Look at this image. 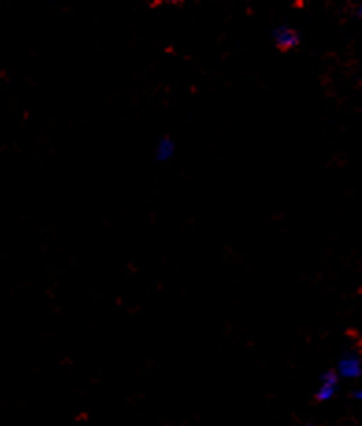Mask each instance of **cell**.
Wrapping results in <instances>:
<instances>
[{"instance_id":"obj_4","label":"cell","mask_w":362,"mask_h":426,"mask_svg":"<svg viewBox=\"0 0 362 426\" xmlns=\"http://www.w3.org/2000/svg\"><path fill=\"white\" fill-rule=\"evenodd\" d=\"M175 153V144L169 138H162L156 146V155H158L160 161H169Z\"/></svg>"},{"instance_id":"obj_6","label":"cell","mask_w":362,"mask_h":426,"mask_svg":"<svg viewBox=\"0 0 362 426\" xmlns=\"http://www.w3.org/2000/svg\"><path fill=\"white\" fill-rule=\"evenodd\" d=\"M361 13H362V10H361Z\"/></svg>"},{"instance_id":"obj_5","label":"cell","mask_w":362,"mask_h":426,"mask_svg":"<svg viewBox=\"0 0 362 426\" xmlns=\"http://www.w3.org/2000/svg\"><path fill=\"white\" fill-rule=\"evenodd\" d=\"M156 2H165V4H177V2H182V0H156Z\"/></svg>"},{"instance_id":"obj_1","label":"cell","mask_w":362,"mask_h":426,"mask_svg":"<svg viewBox=\"0 0 362 426\" xmlns=\"http://www.w3.org/2000/svg\"><path fill=\"white\" fill-rule=\"evenodd\" d=\"M338 372H340L344 378L361 376L362 365H361V361H358V357L353 356V354H347V356H344L342 359H340V363H338Z\"/></svg>"},{"instance_id":"obj_3","label":"cell","mask_w":362,"mask_h":426,"mask_svg":"<svg viewBox=\"0 0 362 426\" xmlns=\"http://www.w3.org/2000/svg\"><path fill=\"white\" fill-rule=\"evenodd\" d=\"M322 386H320V389H317V401H329V398H332V395H334V391H337V374L332 371L325 372L322 376Z\"/></svg>"},{"instance_id":"obj_2","label":"cell","mask_w":362,"mask_h":426,"mask_svg":"<svg viewBox=\"0 0 362 426\" xmlns=\"http://www.w3.org/2000/svg\"><path fill=\"white\" fill-rule=\"evenodd\" d=\"M275 43H277L279 49H293V47L299 45L298 32L292 30V28H286V26H281V28L275 32Z\"/></svg>"}]
</instances>
